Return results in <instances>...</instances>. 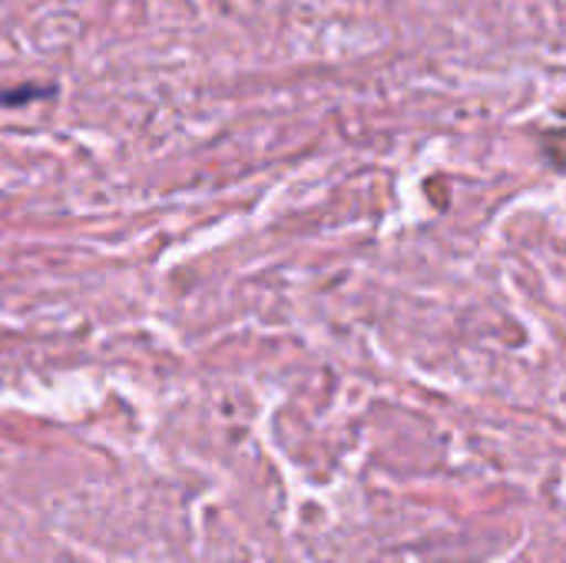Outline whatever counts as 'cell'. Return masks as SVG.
Returning <instances> with one entry per match:
<instances>
[{
    "label": "cell",
    "instance_id": "1",
    "mask_svg": "<svg viewBox=\"0 0 566 563\" xmlns=\"http://www.w3.org/2000/svg\"><path fill=\"white\" fill-rule=\"evenodd\" d=\"M46 93H50L46 86H40V90H33V86H20V90H13V93H0V103H23V100L46 96Z\"/></svg>",
    "mask_w": 566,
    "mask_h": 563
}]
</instances>
